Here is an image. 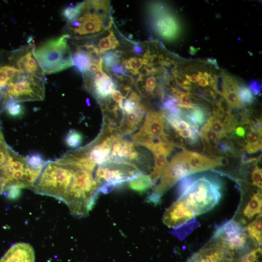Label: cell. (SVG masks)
<instances>
[{"label": "cell", "instance_id": "cell-42", "mask_svg": "<svg viewBox=\"0 0 262 262\" xmlns=\"http://www.w3.org/2000/svg\"><path fill=\"white\" fill-rule=\"evenodd\" d=\"M198 84L199 85L205 87L209 85V82L205 79L200 77L198 80Z\"/></svg>", "mask_w": 262, "mask_h": 262}, {"label": "cell", "instance_id": "cell-17", "mask_svg": "<svg viewBox=\"0 0 262 262\" xmlns=\"http://www.w3.org/2000/svg\"><path fill=\"white\" fill-rule=\"evenodd\" d=\"M188 112L185 114L186 121L190 124L196 125H203L207 120L208 116V112L203 107H199L195 104L192 108L187 109Z\"/></svg>", "mask_w": 262, "mask_h": 262}, {"label": "cell", "instance_id": "cell-20", "mask_svg": "<svg viewBox=\"0 0 262 262\" xmlns=\"http://www.w3.org/2000/svg\"><path fill=\"white\" fill-rule=\"evenodd\" d=\"M237 95L242 104H251L255 99L248 87L243 84L238 85Z\"/></svg>", "mask_w": 262, "mask_h": 262}, {"label": "cell", "instance_id": "cell-15", "mask_svg": "<svg viewBox=\"0 0 262 262\" xmlns=\"http://www.w3.org/2000/svg\"><path fill=\"white\" fill-rule=\"evenodd\" d=\"M74 65L82 74L87 72L92 61L88 53L80 46H77L72 54Z\"/></svg>", "mask_w": 262, "mask_h": 262}, {"label": "cell", "instance_id": "cell-11", "mask_svg": "<svg viewBox=\"0 0 262 262\" xmlns=\"http://www.w3.org/2000/svg\"><path fill=\"white\" fill-rule=\"evenodd\" d=\"M147 112V106L140 104L138 109L134 113L124 114L122 125L119 129L122 134H130L135 131L142 125L144 118Z\"/></svg>", "mask_w": 262, "mask_h": 262}, {"label": "cell", "instance_id": "cell-12", "mask_svg": "<svg viewBox=\"0 0 262 262\" xmlns=\"http://www.w3.org/2000/svg\"><path fill=\"white\" fill-rule=\"evenodd\" d=\"M262 197L260 189L252 194L241 210V223L245 224L255 216L262 213Z\"/></svg>", "mask_w": 262, "mask_h": 262}, {"label": "cell", "instance_id": "cell-30", "mask_svg": "<svg viewBox=\"0 0 262 262\" xmlns=\"http://www.w3.org/2000/svg\"><path fill=\"white\" fill-rule=\"evenodd\" d=\"M189 93L182 92L179 96L178 106L182 108L190 109L195 105L192 103V99L189 96Z\"/></svg>", "mask_w": 262, "mask_h": 262}, {"label": "cell", "instance_id": "cell-32", "mask_svg": "<svg viewBox=\"0 0 262 262\" xmlns=\"http://www.w3.org/2000/svg\"><path fill=\"white\" fill-rule=\"evenodd\" d=\"M262 169L257 165H256L251 173L252 184L261 189H262Z\"/></svg>", "mask_w": 262, "mask_h": 262}, {"label": "cell", "instance_id": "cell-8", "mask_svg": "<svg viewBox=\"0 0 262 262\" xmlns=\"http://www.w3.org/2000/svg\"><path fill=\"white\" fill-rule=\"evenodd\" d=\"M83 87L99 102L110 97L115 90V83L108 75L100 79H92L88 72L83 75Z\"/></svg>", "mask_w": 262, "mask_h": 262}, {"label": "cell", "instance_id": "cell-9", "mask_svg": "<svg viewBox=\"0 0 262 262\" xmlns=\"http://www.w3.org/2000/svg\"><path fill=\"white\" fill-rule=\"evenodd\" d=\"M195 216L180 198L164 212L163 222L169 228L176 229L190 221Z\"/></svg>", "mask_w": 262, "mask_h": 262}, {"label": "cell", "instance_id": "cell-19", "mask_svg": "<svg viewBox=\"0 0 262 262\" xmlns=\"http://www.w3.org/2000/svg\"><path fill=\"white\" fill-rule=\"evenodd\" d=\"M118 45V41L116 39L114 33L112 31H110L107 36L102 37L99 40L97 49L100 53L111 49H114Z\"/></svg>", "mask_w": 262, "mask_h": 262}, {"label": "cell", "instance_id": "cell-40", "mask_svg": "<svg viewBox=\"0 0 262 262\" xmlns=\"http://www.w3.org/2000/svg\"><path fill=\"white\" fill-rule=\"evenodd\" d=\"M184 76L187 81L192 82H196L199 79L198 75L195 73L192 74L191 76L185 74Z\"/></svg>", "mask_w": 262, "mask_h": 262}, {"label": "cell", "instance_id": "cell-4", "mask_svg": "<svg viewBox=\"0 0 262 262\" xmlns=\"http://www.w3.org/2000/svg\"><path fill=\"white\" fill-rule=\"evenodd\" d=\"M66 34L50 39L35 49L34 56L45 74L58 72L74 65Z\"/></svg>", "mask_w": 262, "mask_h": 262}, {"label": "cell", "instance_id": "cell-16", "mask_svg": "<svg viewBox=\"0 0 262 262\" xmlns=\"http://www.w3.org/2000/svg\"><path fill=\"white\" fill-rule=\"evenodd\" d=\"M262 213L257 216L254 221L248 225L245 229L253 244L258 247H260L262 242Z\"/></svg>", "mask_w": 262, "mask_h": 262}, {"label": "cell", "instance_id": "cell-22", "mask_svg": "<svg viewBox=\"0 0 262 262\" xmlns=\"http://www.w3.org/2000/svg\"><path fill=\"white\" fill-rule=\"evenodd\" d=\"M83 1L77 3L75 6H68L62 12V16L66 21L76 18L81 13Z\"/></svg>", "mask_w": 262, "mask_h": 262}, {"label": "cell", "instance_id": "cell-6", "mask_svg": "<svg viewBox=\"0 0 262 262\" xmlns=\"http://www.w3.org/2000/svg\"><path fill=\"white\" fill-rule=\"evenodd\" d=\"M248 238L242 225L234 220L220 226L213 237L223 247L227 260L234 259L235 255L242 254L247 250Z\"/></svg>", "mask_w": 262, "mask_h": 262}, {"label": "cell", "instance_id": "cell-43", "mask_svg": "<svg viewBox=\"0 0 262 262\" xmlns=\"http://www.w3.org/2000/svg\"><path fill=\"white\" fill-rule=\"evenodd\" d=\"M134 52L136 53H141L143 51V49L139 45H135L133 48Z\"/></svg>", "mask_w": 262, "mask_h": 262}, {"label": "cell", "instance_id": "cell-10", "mask_svg": "<svg viewBox=\"0 0 262 262\" xmlns=\"http://www.w3.org/2000/svg\"><path fill=\"white\" fill-rule=\"evenodd\" d=\"M0 262H35L34 249L28 243H16L7 251Z\"/></svg>", "mask_w": 262, "mask_h": 262}, {"label": "cell", "instance_id": "cell-37", "mask_svg": "<svg viewBox=\"0 0 262 262\" xmlns=\"http://www.w3.org/2000/svg\"><path fill=\"white\" fill-rule=\"evenodd\" d=\"M187 262H205L200 254L198 251L195 253L188 261Z\"/></svg>", "mask_w": 262, "mask_h": 262}, {"label": "cell", "instance_id": "cell-5", "mask_svg": "<svg viewBox=\"0 0 262 262\" xmlns=\"http://www.w3.org/2000/svg\"><path fill=\"white\" fill-rule=\"evenodd\" d=\"M142 173L133 164L108 162L97 167L95 170L94 178L99 192L106 194L110 192L116 186L129 181Z\"/></svg>", "mask_w": 262, "mask_h": 262}, {"label": "cell", "instance_id": "cell-26", "mask_svg": "<svg viewBox=\"0 0 262 262\" xmlns=\"http://www.w3.org/2000/svg\"><path fill=\"white\" fill-rule=\"evenodd\" d=\"M82 137L81 133L75 130H71L66 137L67 145L72 148L79 147L82 143Z\"/></svg>", "mask_w": 262, "mask_h": 262}, {"label": "cell", "instance_id": "cell-14", "mask_svg": "<svg viewBox=\"0 0 262 262\" xmlns=\"http://www.w3.org/2000/svg\"><path fill=\"white\" fill-rule=\"evenodd\" d=\"M14 151L4 141L2 134L0 135V180L3 183L6 172ZM4 189V188H3Z\"/></svg>", "mask_w": 262, "mask_h": 262}, {"label": "cell", "instance_id": "cell-29", "mask_svg": "<svg viewBox=\"0 0 262 262\" xmlns=\"http://www.w3.org/2000/svg\"><path fill=\"white\" fill-rule=\"evenodd\" d=\"M8 114L12 116L21 115L23 112V108L20 102H12L8 104L5 108Z\"/></svg>", "mask_w": 262, "mask_h": 262}, {"label": "cell", "instance_id": "cell-23", "mask_svg": "<svg viewBox=\"0 0 262 262\" xmlns=\"http://www.w3.org/2000/svg\"><path fill=\"white\" fill-rule=\"evenodd\" d=\"M121 54V52L118 50L105 52L102 55V59L105 67L110 68L118 64L120 61L119 57Z\"/></svg>", "mask_w": 262, "mask_h": 262}, {"label": "cell", "instance_id": "cell-34", "mask_svg": "<svg viewBox=\"0 0 262 262\" xmlns=\"http://www.w3.org/2000/svg\"><path fill=\"white\" fill-rule=\"evenodd\" d=\"M111 68L112 70L115 73L118 77L127 75L128 71L122 64L119 65L117 64L113 66Z\"/></svg>", "mask_w": 262, "mask_h": 262}, {"label": "cell", "instance_id": "cell-45", "mask_svg": "<svg viewBox=\"0 0 262 262\" xmlns=\"http://www.w3.org/2000/svg\"><path fill=\"white\" fill-rule=\"evenodd\" d=\"M4 192L2 182L0 180V195Z\"/></svg>", "mask_w": 262, "mask_h": 262}, {"label": "cell", "instance_id": "cell-25", "mask_svg": "<svg viewBox=\"0 0 262 262\" xmlns=\"http://www.w3.org/2000/svg\"><path fill=\"white\" fill-rule=\"evenodd\" d=\"M222 95L230 108L235 109L242 108V104L238 98L237 92L223 91Z\"/></svg>", "mask_w": 262, "mask_h": 262}, {"label": "cell", "instance_id": "cell-38", "mask_svg": "<svg viewBox=\"0 0 262 262\" xmlns=\"http://www.w3.org/2000/svg\"><path fill=\"white\" fill-rule=\"evenodd\" d=\"M192 131L190 128L181 131H179L178 134L179 136L184 138H189L191 135Z\"/></svg>", "mask_w": 262, "mask_h": 262}, {"label": "cell", "instance_id": "cell-44", "mask_svg": "<svg viewBox=\"0 0 262 262\" xmlns=\"http://www.w3.org/2000/svg\"><path fill=\"white\" fill-rule=\"evenodd\" d=\"M207 61L211 64H212V65H214V66H215L216 67L217 66V62H216V60L215 59H211V58H208L207 59Z\"/></svg>", "mask_w": 262, "mask_h": 262}, {"label": "cell", "instance_id": "cell-21", "mask_svg": "<svg viewBox=\"0 0 262 262\" xmlns=\"http://www.w3.org/2000/svg\"><path fill=\"white\" fill-rule=\"evenodd\" d=\"M262 248L258 247L231 262H261Z\"/></svg>", "mask_w": 262, "mask_h": 262}, {"label": "cell", "instance_id": "cell-3", "mask_svg": "<svg viewBox=\"0 0 262 262\" xmlns=\"http://www.w3.org/2000/svg\"><path fill=\"white\" fill-rule=\"evenodd\" d=\"M108 2L103 0L84 1L78 16L67 21L65 34L76 39L90 37L98 33L103 28L111 27L112 21L106 15Z\"/></svg>", "mask_w": 262, "mask_h": 262}, {"label": "cell", "instance_id": "cell-41", "mask_svg": "<svg viewBox=\"0 0 262 262\" xmlns=\"http://www.w3.org/2000/svg\"><path fill=\"white\" fill-rule=\"evenodd\" d=\"M150 74V72L144 66V67L143 68H142L140 71L139 72L138 77L143 78V76H147L149 75Z\"/></svg>", "mask_w": 262, "mask_h": 262}, {"label": "cell", "instance_id": "cell-7", "mask_svg": "<svg viewBox=\"0 0 262 262\" xmlns=\"http://www.w3.org/2000/svg\"><path fill=\"white\" fill-rule=\"evenodd\" d=\"M164 113L148 110L139 131L131 136L133 142L143 146L155 137H162L165 127Z\"/></svg>", "mask_w": 262, "mask_h": 262}, {"label": "cell", "instance_id": "cell-31", "mask_svg": "<svg viewBox=\"0 0 262 262\" xmlns=\"http://www.w3.org/2000/svg\"><path fill=\"white\" fill-rule=\"evenodd\" d=\"M128 61L130 67V72L133 75H136L138 73L139 69L143 64L144 65V60L141 58L131 57L128 60Z\"/></svg>", "mask_w": 262, "mask_h": 262}, {"label": "cell", "instance_id": "cell-1", "mask_svg": "<svg viewBox=\"0 0 262 262\" xmlns=\"http://www.w3.org/2000/svg\"><path fill=\"white\" fill-rule=\"evenodd\" d=\"M222 187L220 180L213 175L187 176L179 184V198L195 217L211 211L218 203Z\"/></svg>", "mask_w": 262, "mask_h": 262}, {"label": "cell", "instance_id": "cell-24", "mask_svg": "<svg viewBox=\"0 0 262 262\" xmlns=\"http://www.w3.org/2000/svg\"><path fill=\"white\" fill-rule=\"evenodd\" d=\"M210 124L212 130L217 135L219 139L226 136V131L222 123L214 115L208 119Z\"/></svg>", "mask_w": 262, "mask_h": 262}, {"label": "cell", "instance_id": "cell-36", "mask_svg": "<svg viewBox=\"0 0 262 262\" xmlns=\"http://www.w3.org/2000/svg\"><path fill=\"white\" fill-rule=\"evenodd\" d=\"M262 147L253 146L246 144L245 147L246 151L249 154H252L257 152L258 151L261 149Z\"/></svg>", "mask_w": 262, "mask_h": 262}, {"label": "cell", "instance_id": "cell-27", "mask_svg": "<svg viewBox=\"0 0 262 262\" xmlns=\"http://www.w3.org/2000/svg\"><path fill=\"white\" fill-rule=\"evenodd\" d=\"M262 132L257 131L251 128L247 132V143L253 146L262 147Z\"/></svg>", "mask_w": 262, "mask_h": 262}, {"label": "cell", "instance_id": "cell-28", "mask_svg": "<svg viewBox=\"0 0 262 262\" xmlns=\"http://www.w3.org/2000/svg\"><path fill=\"white\" fill-rule=\"evenodd\" d=\"M140 105V102L130 98L125 99L122 103L124 114H129L135 112Z\"/></svg>", "mask_w": 262, "mask_h": 262}, {"label": "cell", "instance_id": "cell-18", "mask_svg": "<svg viewBox=\"0 0 262 262\" xmlns=\"http://www.w3.org/2000/svg\"><path fill=\"white\" fill-rule=\"evenodd\" d=\"M153 185L152 180L146 174H141L129 181L128 186L135 191L143 193L146 192Z\"/></svg>", "mask_w": 262, "mask_h": 262}, {"label": "cell", "instance_id": "cell-2", "mask_svg": "<svg viewBox=\"0 0 262 262\" xmlns=\"http://www.w3.org/2000/svg\"><path fill=\"white\" fill-rule=\"evenodd\" d=\"M61 158L71 167L70 177L62 201L68 206L72 214L86 216L99 193L93 172Z\"/></svg>", "mask_w": 262, "mask_h": 262}, {"label": "cell", "instance_id": "cell-33", "mask_svg": "<svg viewBox=\"0 0 262 262\" xmlns=\"http://www.w3.org/2000/svg\"><path fill=\"white\" fill-rule=\"evenodd\" d=\"M248 88L255 96H260L261 94L262 84L258 81H251L249 83Z\"/></svg>", "mask_w": 262, "mask_h": 262}, {"label": "cell", "instance_id": "cell-39", "mask_svg": "<svg viewBox=\"0 0 262 262\" xmlns=\"http://www.w3.org/2000/svg\"><path fill=\"white\" fill-rule=\"evenodd\" d=\"M235 133L236 135L240 137L244 138L245 137L246 131L244 127L242 126H239L237 127L235 130Z\"/></svg>", "mask_w": 262, "mask_h": 262}, {"label": "cell", "instance_id": "cell-35", "mask_svg": "<svg viewBox=\"0 0 262 262\" xmlns=\"http://www.w3.org/2000/svg\"><path fill=\"white\" fill-rule=\"evenodd\" d=\"M112 99L118 104L119 106L123 109V97L121 92L117 90H115L111 94Z\"/></svg>", "mask_w": 262, "mask_h": 262}, {"label": "cell", "instance_id": "cell-13", "mask_svg": "<svg viewBox=\"0 0 262 262\" xmlns=\"http://www.w3.org/2000/svg\"><path fill=\"white\" fill-rule=\"evenodd\" d=\"M155 27L160 35L168 39L173 38L178 30L174 18L169 15L160 17L155 22Z\"/></svg>", "mask_w": 262, "mask_h": 262}]
</instances>
